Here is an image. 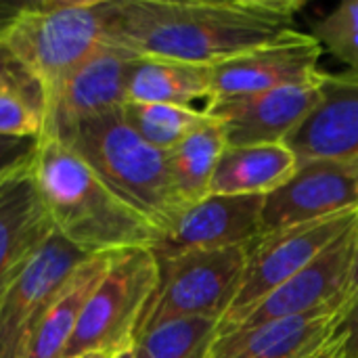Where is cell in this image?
I'll list each match as a JSON object with an SVG mask.
<instances>
[{
	"mask_svg": "<svg viewBox=\"0 0 358 358\" xmlns=\"http://www.w3.org/2000/svg\"><path fill=\"white\" fill-rule=\"evenodd\" d=\"M302 0H109V44L212 67L298 31Z\"/></svg>",
	"mask_w": 358,
	"mask_h": 358,
	"instance_id": "1",
	"label": "cell"
},
{
	"mask_svg": "<svg viewBox=\"0 0 358 358\" xmlns=\"http://www.w3.org/2000/svg\"><path fill=\"white\" fill-rule=\"evenodd\" d=\"M31 170L55 233L82 254L105 256L155 245L157 229L57 134L42 132Z\"/></svg>",
	"mask_w": 358,
	"mask_h": 358,
	"instance_id": "2",
	"label": "cell"
},
{
	"mask_svg": "<svg viewBox=\"0 0 358 358\" xmlns=\"http://www.w3.org/2000/svg\"><path fill=\"white\" fill-rule=\"evenodd\" d=\"M109 0H42L0 23V46L40 86L44 107L61 84L109 44Z\"/></svg>",
	"mask_w": 358,
	"mask_h": 358,
	"instance_id": "3",
	"label": "cell"
},
{
	"mask_svg": "<svg viewBox=\"0 0 358 358\" xmlns=\"http://www.w3.org/2000/svg\"><path fill=\"white\" fill-rule=\"evenodd\" d=\"M55 134V132H52ZM162 235L187 206L172 180L168 153L143 141L122 109L57 134ZM157 235V237H159Z\"/></svg>",
	"mask_w": 358,
	"mask_h": 358,
	"instance_id": "4",
	"label": "cell"
},
{
	"mask_svg": "<svg viewBox=\"0 0 358 358\" xmlns=\"http://www.w3.org/2000/svg\"><path fill=\"white\" fill-rule=\"evenodd\" d=\"M159 285V264L151 248L113 256L92 289L63 358L117 350L136 342L141 323Z\"/></svg>",
	"mask_w": 358,
	"mask_h": 358,
	"instance_id": "5",
	"label": "cell"
},
{
	"mask_svg": "<svg viewBox=\"0 0 358 358\" xmlns=\"http://www.w3.org/2000/svg\"><path fill=\"white\" fill-rule=\"evenodd\" d=\"M245 260L248 243L157 260L159 285L138 336L182 319H210L220 323L239 292Z\"/></svg>",
	"mask_w": 358,
	"mask_h": 358,
	"instance_id": "6",
	"label": "cell"
},
{
	"mask_svg": "<svg viewBox=\"0 0 358 358\" xmlns=\"http://www.w3.org/2000/svg\"><path fill=\"white\" fill-rule=\"evenodd\" d=\"M357 220L358 212H348L262 233L250 241L239 292L229 313L218 323L216 336H224L235 329V325L271 292L306 268L336 239L352 229Z\"/></svg>",
	"mask_w": 358,
	"mask_h": 358,
	"instance_id": "7",
	"label": "cell"
},
{
	"mask_svg": "<svg viewBox=\"0 0 358 358\" xmlns=\"http://www.w3.org/2000/svg\"><path fill=\"white\" fill-rule=\"evenodd\" d=\"M86 258L55 233L13 277L0 292V358H23L52 298Z\"/></svg>",
	"mask_w": 358,
	"mask_h": 358,
	"instance_id": "8",
	"label": "cell"
},
{
	"mask_svg": "<svg viewBox=\"0 0 358 358\" xmlns=\"http://www.w3.org/2000/svg\"><path fill=\"white\" fill-rule=\"evenodd\" d=\"M348 212H358V155L315 159L264 197L262 233Z\"/></svg>",
	"mask_w": 358,
	"mask_h": 358,
	"instance_id": "9",
	"label": "cell"
},
{
	"mask_svg": "<svg viewBox=\"0 0 358 358\" xmlns=\"http://www.w3.org/2000/svg\"><path fill=\"white\" fill-rule=\"evenodd\" d=\"M264 197L206 195L185 206L151 248L157 260L245 245L262 235Z\"/></svg>",
	"mask_w": 358,
	"mask_h": 358,
	"instance_id": "10",
	"label": "cell"
},
{
	"mask_svg": "<svg viewBox=\"0 0 358 358\" xmlns=\"http://www.w3.org/2000/svg\"><path fill=\"white\" fill-rule=\"evenodd\" d=\"M323 76L306 84L210 101L203 111L222 126L227 147L285 143L319 105Z\"/></svg>",
	"mask_w": 358,
	"mask_h": 358,
	"instance_id": "11",
	"label": "cell"
},
{
	"mask_svg": "<svg viewBox=\"0 0 358 358\" xmlns=\"http://www.w3.org/2000/svg\"><path fill=\"white\" fill-rule=\"evenodd\" d=\"M323 48L304 31L252 48L243 55L212 65V99H233L275 90L292 84L315 82L323 76L319 69Z\"/></svg>",
	"mask_w": 358,
	"mask_h": 358,
	"instance_id": "12",
	"label": "cell"
},
{
	"mask_svg": "<svg viewBox=\"0 0 358 358\" xmlns=\"http://www.w3.org/2000/svg\"><path fill=\"white\" fill-rule=\"evenodd\" d=\"M355 237H357V224L348 229L340 239H336L306 268H302L289 281H285L275 292H271L229 334L271 321L310 315L321 308H331V306L342 308L344 294L348 287L350 266H352Z\"/></svg>",
	"mask_w": 358,
	"mask_h": 358,
	"instance_id": "13",
	"label": "cell"
},
{
	"mask_svg": "<svg viewBox=\"0 0 358 358\" xmlns=\"http://www.w3.org/2000/svg\"><path fill=\"white\" fill-rule=\"evenodd\" d=\"M134 59L130 52L107 44L84 61L46 105L44 132L63 134L78 124L120 111L128 101L126 84Z\"/></svg>",
	"mask_w": 358,
	"mask_h": 358,
	"instance_id": "14",
	"label": "cell"
},
{
	"mask_svg": "<svg viewBox=\"0 0 358 358\" xmlns=\"http://www.w3.org/2000/svg\"><path fill=\"white\" fill-rule=\"evenodd\" d=\"M36 153V151H34ZM55 235L31 159L0 174V292Z\"/></svg>",
	"mask_w": 358,
	"mask_h": 358,
	"instance_id": "15",
	"label": "cell"
},
{
	"mask_svg": "<svg viewBox=\"0 0 358 358\" xmlns=\"http://www.w3.org/2000/svg\"><path fill=\"white\" fill-rule=\"evenodd\" d=\"M298 166L315 159L358 155V73H325L321 101L285 141Z\"/></svg>",
	"mask_w": 358,
	"mask_h": 358,
	"instance_id": "16",
	"label": "cell"
},
{
	"mask_svg": "<svg viewBox=\"0 0 358 358\" xmlns=\"http://www.w3.org/2000/svg\"><path fill=\"white\" fill-rule=\"evenodd\" d=\"M340 306L216 336L206 358H317L329 342Z\"/></svg>",
	"mask_w": 358,
	"mask_h": 358,
	"instance_id": "17",
	"label": "cell"
},
{
	"mask_svg": "<svg viewBox=\"0 0 358 358\" xmlns=\"http://www.w3.org/2000/svg\"><path fill=\"white\" fill-rule=\"evenodd\" d=\"M298 170V157L285 143L227 147L214 170L208 195H258L281 189Z\"/></svg>",
	"mask_w": 358,
	"mask_h": 358,
	"instance_id": "18",
	"label": "cell"
},
{
	"mask_svg": "<svg viewBox=\"0 0 358 358\" xmlns=\"http://www.w3.org/2000/svg\"><path fill=\"white\" fill-rule=\"evenodd\" d=\"M113 256H90L86 258L61 292L52 298L44 317L36 325L23 358H63L65 348L76 331L80 315L92 294V289L103 279Z\"/></svg>",
	"mask_w": 358,
	"mask_h": 358,
	"instance_id": "19",
	"label": "cell"
},
{
	"mask_svg": "<svg viewBox=\"0 0 358 358\" xmlns=\"http://www.w3.org/2000/svg\"><path fill=\"white\" fill-rule=\"evenodd\" d=\"M126 96L134 103L193 107L195 101H206L208 105L212 99V67L170 59H134L128 71Z\"/></svg>",
	"mask_w": 358,
	"mask_h": 358,
	"instance_id": "20",
	"label": "cell"
},
{
	"mask_svg": "<svg viewBox=\"0 0 358 358\" xmlns=\"http://www.w3.org/2000/svg\"><path fill=\"white\" fill-rule=\"evenodd\" d=\"M227 149L222 126L208 115L185 141L168 151L170 174L180 199L189 206L208 195L214 170Z\"/></svg>",
	"mask_w": 358,
	"mask_h": 358,
	"instance_id": "21",
	"label": "cell"
},
{
	"mask_svg": "<svg viewBox=\"0 0 358 358\" xmlns=\"http://www.w3.org/2000/svg\"><path fill=\"white\" fill-rule=\"evenodd\" d=\"M122 117L143 141L168 153L199 128L208 120V113L195 107L128 101L122 107Z\"/></svg>",
	"mask_w": 358,
	"mask_h": 358,
	"instance_id": "22",
	"label": "cell"
},
{
	"mask_svg": "<svg viewBox=\"0 0 358 358\" xmlns=\"http://www.w3.org/2000/svg\"><path fill=\"white\" fill-rule=\"evenodd\" d=\"M218 323L210 319H182L164 323L136 338L134 358H206Z\"/></svg>",
	"mask_w": 358,
	"mask_h": 358,
	"instance_id": "23",
	"label": "cell"
},
{
	"mask_svg": "<svg viewBox=\"0 0 358 358\" xmlns=\"http://www.w3.org/2000/svg\"><path fill=\"white\" fill-rule=\"evenodd\" d=\"M44 124L46 107L42 90L25 71L0 86V136L38 141Z\"/></svg>",
	"mask_w": 358,
	"mask_h": 358,
	"instance_id": "24",
	"label": "cell"
},
{
	"mask_svg": "<svg viewBox=\"0 0 358 358\" xmlns=\"http://www.w3.org/2000/svg\"><path fill=\"white\" fill-rule=\"evenodd\" d=\"M323 50L358 73V0H346L313 23L310 34Z\"/></svg>",
	"mask_w": 358,
	"mask_h": 358,
	"instance_id": "25",
	"label": "cell"
},
{
	"mask_svg": "<svg viewBox=\"0 0 358 358\" xmlns=\"http://www.w3.org/2000/svg\"><path fill=\"white\" fill-rule=\"evenodd\" d=\"M327 350L340 358H358V292L342 304L327 342Z\"/></svg>",
	"mask_w": 358,
	"mask_h": 358,
	"instance_id": "26",
	"label": "cell"
},
{
	"mask_svg": "<svg viewBox=\"0 0 358 358\" xmlns=\"http://www.w3.org/2000/svg\"><path fill=\"white\" fill-rule=\"evenodd\" d=\"M38 141L31 138H8L0 136V174L29 162L34 157Z\"/></svg>",
	"mask_w": 358,
	"mask_h": 358,
	"instance_id": "27",
	"label": "cell"
},
{
	"mask_svg": "<svg viewBox=\"0 0 358 358\" xmlns=\"http://www.w3.org/2000/svg\"><path fill=\"white\" fill-rule=\"evenodd\" d=\"M19 73H23V69L8 57V52L0 46V86L10 82L13 78H17Z\"/></svg>",
	"mask_w": 358,
	"mask_h": 358,
	"instance_id": "28",
	"label": "cell"
},
{
	"mask_svg": "<svg viewBox=\"0 0 358 358\" xmlns=\"http://www.w3.org/2000/svg\"><path fill=\"white\" fill-rule=\"evenodd\" d=\"M358 292V222H357V237H355V254H352V266H350V277H348V287L344 294V302H348Z\"/></svg>",
	"mask_w": 358,
	"mask_h": 358,
	"instance_id": "29",
	"label": "cell"
},
{
	"mask_svg": "<svg viewBox=\"0 0 358 358\" xmlns=\"http://www.w3.org/2000/svg\"><path fill=\"white\" fill-rule=\"evenodd\" d=\"M134 346H136V342H130V344L117 348L113 358H134Z\"/></svg>",
	"mask_w": 358,
	"mask_h": 358,
	"instance_id": "30",
	"label": "cell"
},
{
	"mask_svg": "<svg viewBox=\"0 0 358 358\" xmlns=\"http://www.w3.org/2000/svg\"><path fill=\"white\" fill-rule=\"evenodd\" d=\"M115 350H96V352H88L82 358H113Z\"/></svg>",
	"mask_w": 358,
	"mask_h": 358,
	"instance_id": "31",
	"label": "cell"
},
{
	"mask_svg": "<svg viewBox=\"0 0 358 358\" xmlns=\"http://www.w3.org/2000/svg\"><path fill=\"white\" fill-rule=\"evenodd\" d=\"M317 358H340V357H338V355H334V352H329V350L325 348V350H323V352H321Z\"/></svg>",
	"mask_w": 358,
	"mask_h": 358,
	"instance_id": "32",
	"label": "cell"
},
{
	"mask_svg": "<svg viewBox=\"0 0 358 358\" xmlns=\"http://www.w3.org/2000/svg\"><path fill=\"white\" fill-rule=\"evenodd\" d=\"M80 358H82V357H80Z\"/></svg>",
	"mask_w": 358,
	"mask_h": 358,
	"instance_id": "33",
	"label": "cell"
}]
</instances>
